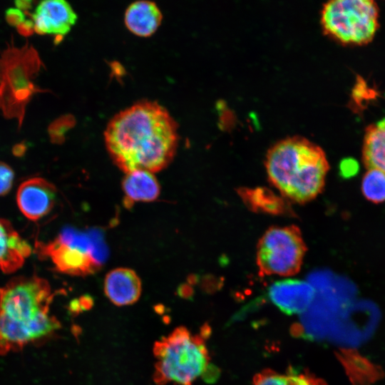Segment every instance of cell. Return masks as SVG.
<instances>
[{"mask_svg": "<svg viewBox=\"0 0 385 385\" xmlns=\"http://www.w3.org/2000/svg\"><path fill=\"white\" fill-rule=\"evenodd\" d=\"M178 124L155 101L142 100L116 113L104 131V140L114 164L125 173L165 168L178 145Z\"/></svg>", "mask_w": 385, "mask_h": 385, "instance_id": "6da1fadb", "label": "cell"}, {"mask_svg": "<svg viewBox=\"0 0 385 385\" xmlns=\"http://www.w3.org/2000/svg\"><path fill=\"white\" fill-rule=\"evenodd\" d=\"M53 297L48 282L36 274L13 277L0 287V356L56 335L61 324L49 312Z\"/></svg>", "mask_w": 385, "mask_h": 385, "instance_id": "7a4b0ae2", "label": "cell"}, {"mask_svg": "<svg viewBox=\"0 0 385 385\" xmlns=\"http://www.w3.org/2000/svg\"><path fill=\"white\" fill-rule=\"evenodd\" d=\"M270 183L289 202L304 204L324 189L329 163L324 150L307 138L294 136L279 140L266 155Z\"/></svg>", "mask_w": 385, "mask_h": 385, "instance_id": "3957f363", "label": "cell"}, {"mask_svg": "<svg viewBox=\"0 0 385 385\" xmlns=\"http://www.w3.org/2000/svg\"><path fill=\"white\" fill-rule=\"evenodd\" d=\"M42 66L38 51L28 43L16 47L12 40L0 53V110L7 119H16L19 128L32 97L46 92L34 83Z\"/></svg>", "mask_w": 385, "mask_h": 385, "instance_id": "277c9868", "label": "cell"}, {"mask_svg": "<svg viewBox=\"0 0 385 385\" xmlns=\"http://www.w3.org/2000/svg\"><path fill=\"white\" fill-rule=\"evenodd\" d=\"M153 354L156 359L153 380L158 385H192L209 362L203 337L192 335L182 326L155 342Z\"/></svg>", "mask_w": 385, "mask_h": 385, "instance_id": "5b68a950", "label": "cell"}, {"mask_svg": "<svg viewBox=\"0 0 385 385\" xmlns=\"http://www.w3.org/2000/svg\"><path fill=\"white\" fill-rule=\"evenodd\" d=\"M379 9L371 0H333L321 11L325 34L344 44L370 42L379 27Z\"/></svg>", "mask_w": 385, "mask_h": 385, "instance_id": "8992f818", "label": "cell"}, {"mask_svg": "<svg viewBox=\"0 0 385 385\" xmlns=\"http://www.w3.org/2000/svg\"><path fill=\"white\" fill-rule=\"evenodd\" d=\"M307 246L296 225L273 226L257 246L256 262L260 276H292L301 269Z\"/></svg>", "mask_w": 385, "mask_h": 385, "instance_id": "52a82bcc", "label": "cell"}, {"mask_svg": "<svg viewBox=\"0 0 385 385\" xmlns=\"http://www.w3.org/2000/svg\"><path fill=\"white\" fill-rule=\"evenodd\" d=\"M36 252L41 258L50 259L55 269L63 274L85 277L96 273L102 266V258L91 238L72 228L63 229L48 242H36Z\"/></svg>", "mask_w": 385, "mask_h": 385, "instance_id": "ba28073f", "label": "cell"}, {"mask_svg": "<svg viewBox=\"0 0 385 385\" xmlns=\"http://www.w3.org/2000/svg\"><path fill=\"white\" fill-rule=\"evenodd\" d=\"M56 200V188L40 177L24 181L16 192L19 209L31 221H37L47 215L53 208Z\"/></svg>", "mask_w": 385, "mask_h": 385, "instance_id": "9c48e42d", "label": "cell"}, {"mask_svg": "<svg viewBox=\"0 0 385 385\" xmlns=\"http://www.w3.org/2000/svg\"><path fill=\"white\" fill-rule=\"evenodd\" d=\"M77 19L72 6L64 0L42 1L31 15L34 32L53 35L57 43L70 32Z\"/></svg>", "mask_w": 385, "mask_h": 385, "instance_id": "30bf717a", "label": "cell"}, {"mask_svg": "<svg viewBox=\"0 0 385 385\" xmlns=\"http://www.w3.org/2000/svg\"><path fill=\"white\" fill-rule=\"evenodd\" d=\"M315 294V289L310 283L293 279L275 282L268 289L271 302L287 314L304 312L312 304Z\"/></svg>", "mask_w": 385, "mask_h": 385, "instance_id": "8fae6325", "label": "cell"}, {"mask_svg": "<svg viewBox=\"0 0 385 385\" xmlns=\"http://www.w3.org/2000/svg\"><path fill=\"white\" fill-rule=\"evenodd\" d=\"M103 290L110 302L115 305H130L140 298L142 284L134 270L118 267L111 270L106 275Z\"/></svg>", "mask_w": 385, "mask_h": 385, "instance_id": "7c38bea8", "label": "cell"}, {"mask_svg": "<svg viewBox=\"0 0 385 385\" xmlns=\"http://www.w3.org/2000/svg\"><path fill=\"white\" fill-rule=\"evenodd\" d=\"M31 253V246L11 222L0 217V270L6 274L15 272Z\"/></svg>", "mask_w": 385, "mask_h": 385, "instance_id": "4fadbf2b", "label": "cell"}, {"mask_svg": "<svg viewBox=\"0 0 385 385\" xmlns=\"http://www.w3.org/2000/svg\"><path fill=\"white\" fill-rule=\"evenodd\" d=\"M162 13L151 1L140 0L130 4L125 10L124 21L135 35L148 37L153 34L161 24Z\"/></svg>", "mask_w": 385, "mask_h": 385, "instance_id": "5bb4252c", "label": "cell"}, {"mask_svg": "<svg viewBox=\"0 0 385 385\" xmlns=\"http://www.w3.org/2000/svg\"><path fill=\"white\" fill-rule=\"evenodd\" d=\"M237 193L245 205L253 212L273 215H294L289 202L267 188H240Z\"/></svg>", "mask_w": 385, "mask_h": 385, "instance_id": "9a60e30c", "label": "cell"}, {"mask_svg": "<svg viewBox=\"0 0 385 385\" xmlns=\"http://www.w3.org/2000/svg\"><path fill=\"white\" fill-rule=\"evenodd\" d=\"M121 185L126 207H130L135 202L153 201L160 192L157 178L153 173L146 170H133L125 173Z\"/></svg>", "mask_w": 385, "mask_h": 385, "instance_id": "2e32d148", "label": "cell"}, {"mask_svg": "<svg viewBox=\"0 0 385 385\" xmlns=\"http://www.w3.org/2000/svg\"><path fill=\"white\" fill-rule=\"evenodd\" d=\"M339 359L353 385H371L384 376L380 366L372 364L356 350H342Z\"/></svg>", "mask_w": 385, "mask_h": 385, "instance_id": "e0dca14e", "label": "cell"}, {"mask_svg": "<svg viewBox=\"0 0 385 385\" xmlns=\"http://www.w3.org/2000/svg\"><path fill=\"white\" fill-rule=\"evenodd\" d=\"M363 158L369 170L385 173V118L366 128Z\"/></svg>", "mask_w": 385, "mask_h": 385, "instance_id": "ac0fdd59", "label": "cell"}, {"mask_svg": "<svg viewBox=\"0 0 385 385\" xmlns=\"http://www.w3.org/2000/svg\"><path fill=\"white\" fill-rule=\"evenodd\" d=\"M361 190L365 197L374 202L385 200V173L377 170H369L365 174Z\"/></svg>", "mask_w": 385, "mask_h": 385, "instance_id": "d6986e66", "label": "cell"}, {"mask_svg": "<svg viewBox=\"0 0 385 385\" xmlns=\"http://www.w3.org/2000/svg\"><path fill=\"white\" fill-rule=\"evenodd\" d=\"M14 180V172L6 163L0 162V196L6 195L11 190Z\"/></svg>", "mask_w": 385, "mask_h": 385, "instance_id": "ffe728a7", "label": "cell"}, {"mask_svg": "<svg viewBox=\"0 0 385 385\" xmlns=\"http://www.w3.org/2000/svg\"><path fill=\"white\" fill-rule=\"evenodd\" d=\"M5 17L6 22L14 26H19L26 20L24 11L17 8L7 9L5 13Z\"/></svg>", "mask_w": 385, "mask_h": 385, "instance_id": "44dd1931", "label": "cell"}, {"mask_svg": "<svg viewBox=\"0 0 385 385\" xmlns=\"http://www.w3.org/2000/svg\"><path fill=\"white\" fill-rule=\"evenodd\" d=\"M358 169V164L353 159H344L341 162L340 173L343 177L348 178L355 175Z\"/></svg>", "mask_w": 385, "mask_h": 385, "instance_id": "7402d4cb", "label": "cell"}, {"mask_svg": "<svg viewBox=\"0 0 385 385\" xmlns=\"http://www.w3.org/2000/svg\"><path fill=\"white\" fill-rule=\"evenodd\" d=\"M19 33L23 36H30L34 32V25L32 20H25L16 26Z\"/></svg>", "mask_w": 385, "mask_h": 385, "instance_id": "603a6c76", "label": "cell"}, {"mask_svg": "<svg viewBox=\"0 0 385 385\" xmlns=\"http://www.w3.org/2000/svg\"><path fill=\"white\" fill-rule=\"evenodd\" d=\"M31 3L32 1H16L15 6L17 9L24 12V11H27L31 8Z\"/></svg>", "mask_w": 385, "mask_h": 385, "instance_id": "cb8c5ba5", "label": "cell"}]
</instances>
